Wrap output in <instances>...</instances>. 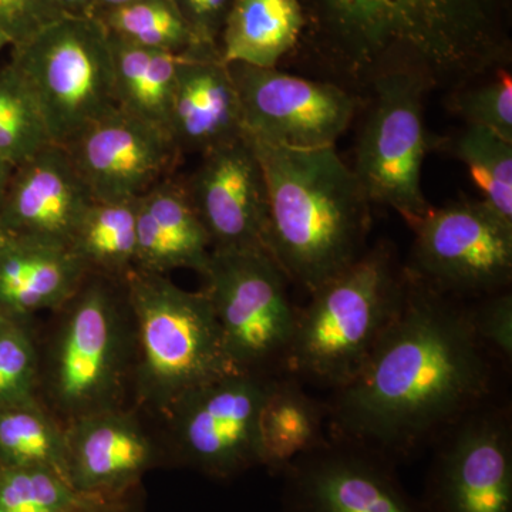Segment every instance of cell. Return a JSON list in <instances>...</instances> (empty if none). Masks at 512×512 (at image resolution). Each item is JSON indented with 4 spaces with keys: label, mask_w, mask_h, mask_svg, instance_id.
Listing matches in <instances>:
<instances>
[{
    "label": "cell",
    "mask_w": 512,
    "mask_h": 512,
    "mask_svg": "<svg viewBox=\"0 0 512 512\" xmlns=\"http://www.w3.org/2000/svg\"><path fill=\"white\" fill-rule=\"evenodd\" d=\"M136 201H93L84 212L70 241V248L90 272L124 279L134 268Z\"/></svg>",
    "instance_id": "obj_25"
},
{
    "label": "cell",
    "mask_w": 512,
    "mask_h": 512,
    "mask_svg": "<svg viewBox=\"0 0 512 512\" xmlns=\"http://www.w3.org/2000/svg\"><path fill=\"white\" fill-rule=\"evenodd\" d=\"M39 350L28 322H0V409L36 399Z\"/></svg>",
    "instance_id": "obj_31"
},
{
    "label": "cell",
    "mask_w": 512,
    "mask_h": 512,
    "mask_svg": "<svg viewBox=\"0 0 512 512\" xmlns=\"http://www.w3.org/2000/svg\"><path fill=\"white\" fill-rule=\"evenodd\" d=\"M237 87L245 136L292 150L336 147L355 117L346 87L281 72L228 64Z\"/></svg>",
    "instance_id": "obj_13"
},
{
    "label": "cell",
    "mask_w": 512,
    "mask_h": 512,
    "mask_svg": "<svg viewBox=\"0 0 512 512\" xmlns=\"http://www.w3.org/2000/svg\"><path fill=\"white\" fill-rule=\"evenodd\" d=\"M247 138L268 192L266 252L289 284L312 293L365 254L372 204L335 147L292 150Z\"/></svg>",
    "instance_id": "obj_3"
},
{
    "label": "cell",
    "mask_w": 512,
    "mask_h": 512,
    "mask_svg": "<svg viewBox=\"0 0 512 512\" xmlns=\"http://www.w3.org/2000/svg\"><path fill=\"white\" fill-rule=\"evenodd\" d=\"M406 276L402 311L362 370L326 402L330 436L396 464L495 397L497 362L474 333L466 301Z\"/></svg>",
    "instance_id": "obj_1"
},
{
    "label": "cell",
    "mask_w": 512,
    "mask_h": 512,
    "mask_svg": "<svg viewBox=\"0 0 512 512\" xmlns=\"http://www.w3.org/2000/svg\"><path fill=\"white\" fill-rule=\"evenodd\" d=\"M407 276L393 245L376 242L315 289L298 311L286 373L330 392L362 370L402 311Z\"/></svg>",
    "instance_id": "obj_5"
},
{
    "label": "cell",
    "mask_w": 512,
    "mask_h": 512,
    "mask_svg": "<svg viewBox=\"0 0 512 512\" xmlns=\"http://www.w3.org/2000/svg\"><path fill=\"white\" fill-rule=\"evenodd\" d=\"M60 16L50 0H0V30L12 47L26 42Z\"/></svg>",
    "instance_id": "obj_34"
},
{
    "label": "cell",
    "mask_w": 512,
    "mask_h": 512,
    "mask_svg": "<svg viewBox=\"0 0 512 512\" xmlns=\"http://www.w3.org/2000/svg\"><path fill=\"white\" fill-rule=\"evenodd\" d=\"M5 318H9V316H6L5 313L2 312V309H0V322Z\"/></svg>",
    "instance_id": "obj_42"
},
{
    "label": "cell",
    "mask_w": 512,
    "mask_h": 512,
    "mask_svg": "<svg viewBox=\"0 0 512 512\" xmlns=\"http://www.w3.org/2000/svg\"><path fill=\"white\" fill-rule=\"evenodd\" d=\"M168 131L183 156H202L244 136L237 87L218 47L197 46L184 53Z\"/></svg>",
    "instance_id": "obj_19"
},
{
    "label": "cell",
    "mask_w": 512,
    "mask_h": 512,
    "mask_svg": "<svg viewBox=\"0 0 512 512\" xmlns=\"http://www.w3.org/2000/svg\"><path fill=\"white\" fill-rule=\"evenodd\" d=\"M413 245L404 271L458 301L507 291L512 282V224L481 200H460L407 220Z\"/></svg>",
    "instance_id": "obj_9"
},
{
    "label": "cell",
    "mask_w": 512,
    "mask_h": 512,
    "mask_svg": "<svg viewBox=\"0 0 512 512\" xmlns=\"http://www.w3.org/2000/svg\"><path fill=\"white\" fill-rule=\"evenodd\" d=\"M67 478L80 493L127 494L163 454L140 410L119 407L66 424Z\"/></svg>",
    "instance_id": "obj_17"
},
{
    "label": "cell",
    "mask_w": 512,
    "mask_h": 512,
    "mask_svg": "<svg viewBox=\"0 0 512 512\" xmlns=\"http://www.w3.org/2000/svg\"><path fill=\"white\" fill-rule=\"evenodd\" d=\"M100 498L80 493L50 468H0V512H77Z\"/></svg>",
    "instance_id": "obj_30"
},
{
    "label": "cell",
    "mask_w": 512,
    "mask_h": 512,
    "mask_svg": "<svg viewBox=\"0 0 512 512\" xmlns=\"http://www.w3.org/2000/svg\"><path fill=\"white\" fill-rule=\"evenodd\" d=\"M329 439L326 402L312 397L291 373L275 376L259 419L261 467L281 476L296 458Z\"/></svg>",
    "instance_id": "obj_22"
},
{
    "label": "cell",
    "mask_w": 512,
    "mask_h": 512,
    "mask_svg": "<svg viewBox=\"0 0 512 512\" xmlns=\"http://www.w3.org/2000/svg\"><path fill=\"white\" fill-rule=\"evenodd\" d=\"M274 377L234 372L185 394L161 419L165 446L217 480L261 467L259 419Z\"/></svg>",
    "instance_id": "obj_11"
},
{
    "label": "cell",
    "mask_w": 512,
    "mask_h": 512,
    "mask_svg": "<svg viewBox=\"0 0 512 512\" xmlns=\"http://www.w3.org/2000/svg\"><path fill=\"white\" fill-rule=\"evenodd\" d=\"M306 30L302 0H234L218 50L225 64L278 67Z\"/></svg>",
    "instance_id": "obj_23"
},
{
    "label": "cell",
    "mask_w": 512,
    "mask_h": 512,
    "mask_svg": "<svg viewBox=\"0 0 512 512\" xmlns=\"http://www.w3.org/2000/svg\"><path fill=\"white\" fill-rule=\"evenodd\" d=\"M53 143L66 147L116 110L110 35L94 16L63 15L13 46Z\"/></svg>",
    "instance_id": "obj_7"
},
{
    "label": "cell",
    "mask_w": 512,
    "mask_h": 512,
    "mask_svg": "<svg viewBox=\"0 0 512 512\" xmlns=\"http://www.w3.org/2000/svg\"><path fill=\"white\" fill-rule=\"evenodd\" d=\"M420 503L426 512H512V414L497 397L434 440Z\"/></svg>",
    "instance_id": "obj_12"
},
{
    "label": "cell",
    "mask_w": 512,
    "mask_h": 512,
    "mask_svg": "<svg viewBox=\"0 0 512 512\" xmlns=\"http://www.w3.org/2000/svg\"><path fill=\"white\" fill-rule=\"evenodd\" d=\"M137 249L134 268L168 275L174 269L204 274L210 237L192 207L183 183L161 181L136 201Z\"/></svg>",
    "instance_id": "obj_20"
},
{
    "label": "cell",
    "mask_w": 512,
    "mask_h": 512,
    "mask_svg": "<svg viewBox=\"0 0 512 512\" xmlns=\"http://www.w3.org/2000/svg\"><path fill=\"white\" fill-rule=\"evenodd\" d=\"M451 96V110L463 117L467 126L483 127L512 143V77L498 70L490 82L456 89Z\"/></svg>",
    "instance_id": "obj_32"
},
{
    "label": "cell",
    "mask_w": 512,
    "mask_h": 512,
    "mask_svg": "<svg viewBox=\"0 0 512 512\" xmlns=\"http://www.w3.org/2000/svg\"><path fill=\"white\" fill-rule=\"evenodd\" d=\"M110 45L117 109L168 131L178 64L187 50L147 49L113 36Z\"/></svg>",
    "instance_id": "obj_24"
},
{
    "label": "cell",
    "mask_w": 512,
    "mask_h": 512,
    "mask_svg": "<svg viewBox=\"0 0 512 512\" xmlns=\"http://www.w3.org/2000/svg\"><path fill=\"white\" fill-rule=\"evenodd\" d=\"M94 201L128 202L171 178L183 157L163 127L116 109L67 144Z\"/></svg>",
    "instance_id": "obj_15"
},
{
    "label": "cell",
    "mask_w": 512,
    "mask_h": 512,
    "mask_svg": "<svg viewBox=\"0 0 512 512\" xmlns=\"http://www.w3.org/2000/svg\"><path fill=\"white\" fill-rule=\"evenodd\" d=\"M131 2H134V0H96L93 16L99 15L101 12H106V10L119 8V6L127 5V3Z\"/></svg>",
    "instance_id": "obj_39"
},
{
    "label": "cell",
    "mask_w": 512,
    "mask_h": 512,
    "mask_svg": "<svg viewBox=\"0 0 512 512\" xmlns=\"http://www.w3.org/2000/svg\"><path fill=\"white\" fill-rule=\"evenodd\" d=\"M37 350L36 397L64 426L131 406L136 343L123 279L89 272L53 311L52 326Z\"/></svg>",
    "instance_id": "obj_4"
},
{
    "label": "cell",
    "mask_w": 512,
    "mask_h": 512,
    "mask_svg": "<svg viewBox=\"0 0 512 512\" xmlns=\"http://www.w3.org/2000/svg\"><path fill=\"white\" fill-rule=\"evenodd\" d=\"M66 460V426L37 397L0 409V466L50 468L67 478Z\"/></svg>",
    "instance_id": "obj_26"
},
{
    "label": "cell",
    "mask_w": 512,
    "mask_h": 512,
    "mask_svg": "<svg viewBox=\"0 0 512 512\" xmlns=\"http://www.w3.org/2000/svg\"><path fill=\"white\" fill-rule=\"evenodd\" d=\"M89 272L69 245L16 237L0 254V309L25 322L35 313L56 311Z\"/></svg>",
    "instance_id": "obj_21"
},
{
    "label": "cell",
    "mask_w": 512,
    "mask_h": 512,
    "mask_svg": "<svg viewBox=\"0 0 512 512\" xmlns=\"http://www.w3.org/2000/svg\"><path fill=\"white\" fill-rule=\"evenodd\" d=\"M13 170H15V168H13L12 165L0 158V208H2L3 200H5Z\"/></svg>",
    "instance_id": "obj_38"
},
{
    "label": "cell",
    "mask_w": 512,
    "mask_h": 512,
    "mask_svg": "<svg viewBox=\"0 0 512 512\" xmlns=\"http://www.w3.org/2000/svg\"><path fill=\"white\" fill-rule=\"evenodd\" d=\"M134 323L133 406L163 419L185 394L239 372L204 291L133 268L124 276Z\"/></svg>",
    "instance_id": "obj_6"
},
{
    "label": "cell",
    "mask_w": 512,
    "mask_h": 512,
    "mask_svg": "<svg viewBox=\"0 0 512 512\" xmlns=\"http://www.w3.org/2000/svg\"><path fill=\"white\" fill-rule=\"evenodd\" d=\"M60 15L93 16L96 0H50Z\"/></svg>",
    "instance_id": "obj_36"
},
{
    "label": "cell",
    "mask_w": 512,
    "mask_h": 512,
    "mask_svg": "<svg viewBox=\"0 0 512 512\" xmlns=\"http://www.w3.org/2000/svg\"><path fill=\"white\" fill-rule=\"evenodd\" d=\"M55 144L28 83L12 63L0 69V158L13 168Z\"/></svg>",
    "instance_id": "obj_29"
},
{
    "label": "cell",
    "mask_w": 512,
    "mask_h": 512,
    "mask_svg": "<svg viewBox=\"0 0 512 512\" xmlns=\"http://www.w3.org/2000/svg\"><path fill=\"white\" fill-rule=\"evenodd\" d=\"M92 194L66 148L50 144L13 170L0 222L15 237L69 245Z\"/></svg>",
    "instance_id": "obj_18"
},
{
    "label": "cell",
    "mask_w": 512,
    "mask_h": 512,
    "mask_svg": "<svg viewBox=\"0 0 512 512\" xmlns=\"http://www.w3.org/2000/svg\"><path fill=\"white\" fill-rule=\"evenodd\" d=\"M0 468H2V466H0Z\"/></svg>",
    "instance_id": "obj_43"
},
{
    "label": "cell",
    "mask_w": 512,
    "mask_h": 512,
    "mask_svg": "<svg viewBox=\"0 0 512 512\" xmlns=\"http://www.w3.org/2000/svg\"><path fill=\"white\" fill-rule=\"evenodd\" d=\"M15 235L5 228V225L0 222V254L15 241Z\"/></svg>",
    "instance_id": "obj_40"
},
{
    "label": "cell",
    "mask_w": 512,
    "mask_h": 512,
    "mask_svg": "<svg viewBox=\"0 0 512 512\" xmlns=\"http://www.w3.org/2000/svg\"><path fill=\"white\" fill-rule=\"evenodd\" d=\"M127 495H117V497H104L87 505L86 508L77 512H131L128 505Z\"/></svg>",
    "instance_id": "obj_37"
},
{
    "label": "cell",
    "mask_w": 512,
    "mask_h": 512,
    "mask_svg": "<svg viewBox=\"0 0 512 512\" xmlns=\"http://www.w3.org/2000/svg\"><path fill=\"white\" fill-rule=\"evenodd\" d=\"M431 89L419 74L377 77L370 84L372 107L357 140L352 170L367 200L392 208L404 221L431 207L421 190V168L430 148L424 97Z\"/></svg>",
    "instance_id": "obj_10"
},
{
    "label": "cell",
    "mask_w": 512,
    "mask_h": 512,
    "mask_svg": "<svg viewBox=\"0 0 512 512\" xmlns=\"http://www.w3.org/2000/svg\"><path fill=\"white\" fill-rule=\"evenodd\" d=\"M508 0H302L309 42L350 82L393 72L463 87L510 59Z\"/></svg>",
    "instance_id": "obj_2"
},
{
    "label": "cell",
    "mask_w": 512,
    "mask_h": 512,
    "mask_svg": "<svg viewBox=\"0 0 512 512\" xmlns=\"http://www.w3.org/2000/svg\"><path fill=\"white\" fill-rule=\"evenodd\" d=\"M100 20L110 36L147 49L183 53L202 46L173 0H134L101 12Z\"/></svg>",
    "instance_id": "obj_28"
},
{
    "label": "cell",
    "mask_w": 512,
    "mask_h": 512,
    "mask_svg": "<svg viewBox=\"0 0 512 512\" xmlns=\"http://www.w3.org/2000/svg\"><path fill=\"white\" fill-rule=\"evenodd\" d=\"M201 276L235 369L286 373L298 309L289 299L288 279L268 252L212 251Z\"/></svg>",
    "instance_id": "obj_8"
},
{
    "label": "cell",
    "mask_w": 512,
    "mask_h": 512,
    "mask_svg": "<svg viewBox=\"0 0 512 512\" xmlns=\"http://www.w3.org/2000/svg\"><path fill=\"white\" fill-rule=\"evenodd\" d=\"M279 477L284 512H426L400 483L396 463L339 437L296 458Z\"/></svg>",
    "instance_id": "obj_14"
},
{
    "label": "cell",
    "mask_w": 512,
    "mask_h": 512,
    "mask_svg": "<svg viewBox=\"0 0 512 512\" xmlns=\"http://www.w3.org/2000/svg\"><path fill=\"white\" fill-rule=\"evenodd\" d=\"M491 210L512 224V143L483 127L467 126L448 143Z\"/></svg>",
    "instance_id": "obj_27"
},
{
    "label": "cell",
    "mask_w": 512,
    "mask_h": 512,
    "mask_svg": "<svg viewBox=\"0 0 512 512\" xmlns=\"http://www.w3.org/2000/svg\"><path fill=\"white\" fill-rule=\"evenodd\" d=\"M188 28L202 46L218 47L234 0H173Z\"/></svg>",
    "instance_id": "obj_35"
},
{
    "label": "cell",
    "mask_w": 512,
    "mask_h": 512,
    "mask_svg": "<svg viewBox=\"0 0 512 512\" xmlns=\"http://www.w3.org/2000/svg\"><path fill=\"white\" fill-rule=\"evenodd\" d=\"M183 184L212 251H266L268 192L261 163L245 134L202 154Z\"/></svg>",
    "instance_id": "obj_16"
},
{
    "label": "cell",
    "mask_w": 512,
    "mask_h": 512,
    "mask_svg": "<svg viewBox=\"0 0 512 512\" xmlns=\"http://www.w3.org/2000/svg\"><path fill=\"white\" fill-rule=\"evenodd\" d=\"M6 46H12V43H10L8 36H6L5 33L0 30V52H2Z\"/></svg>",
    "instance_id": "obj_41"
},
{
    "label": "cell",
    "mask_w": 512,
    "mask_h": 512,
    "mask_svg": "<svg viewBox=\"0 0 512 512\" xmlns=\"http://www.w3.org/2000/svg\"><path fill=\"white\" fill-rule=\"evenodd\" d=\"M471 326L481 345L504 367L512 363V293L510 289L467 301Z\"/></svg>",
    "instance_id": "obj_33"
}]
</instances>
